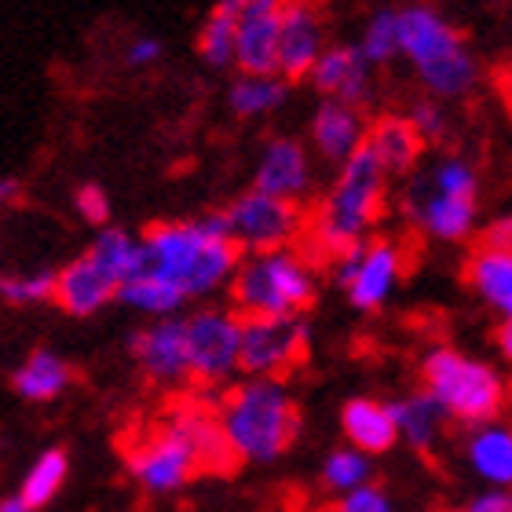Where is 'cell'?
Masks as SVG:
<instances>
[{"mask_svg":"<svg viewBox=\"0 0 512 512\" xmlns=\"http://www.w3.org/2000/svg\"><path fill=\"white\" fill-rule=\"evenodd\" d=\"M143 260L150 275H161L183 289V297H213L235 278L242 249L231 242L224 209L198 220H161L143 231Z\"/></svg>","mask_w":512,"mask_h":512,"instance_id":"6da1fadb","label":"cell"},{"mask_svg":"<svg viewBox=\"0 0 512 512\" xmlns=\"http://www.w3.org/2000/svg\"><path fill=\"white\" fill-rule=\"evenodd\" d=\"M384 202H388V176L374 161V154L363 147L337 169V180L322 198L319 213L308 216L297 253L315 271L319 264H333L352 246L370 242V231L384 216Z\"/></svg>","mask_w":512,"mask_h":512,"instance_id":"7a4b0ae2","label":"cell"},{"mask_svg":"<svg viewBox=\"0 0 512 512\" xmlns=\"http://www.w3.org/2000/svg\"><path fill=\"white\" fill-rule=\"evenodd\" d=\"M216 417L224 425L238 461L253 465H275L297 447L304 432V414L286 381H246L231 384L216 406Z\"/></svg>","mask_w":512,"mask_h":512,"instance_id":"3957f363","label":"cell"},{"mask_svg":"<svg viewBox=\"0 0 512 512\" xmlns=\"http://www.w3.org/2000/svg\"><path fill=\"white\" fill-rule=\"evenodd\" d=\"M399 55L410 59L428 99H465L480 85V63L461 30L428 4L399 8Z\"/></svg>","mask_w":512,"mask_h":512,"instance_id":"277c9868","label":"cell"},{"mask_svg":"<svg viewBox=\"0 0 512 512\" xmlns=\"http://www.w3.org/2000/svg\"><path fill=\"white\" fill-rule=\"evenodd\" d=\"M421 388L436 399L447 421L465 428L498 421L509 399V384L498 366L450 344H432L421 355Z\"/></svg>","mask_w":512,"mask_h":512,"instance_id":"5b68a950","label":"cell"},{"mask_svg":"<svg viewBox=\"0 0 512 512\" xmlns=\"http://www.w3.org/2000/svg\"><path fill=\"white\" fill-rule=\"evenodd\" d=\"M231 297L242 319H293L319 297V271L297 249L242 256Z\"/></svg>","mask_w":512,"mask_h":512,"instance_id":"8992f818","label":"cell"},{"mask_svg":"<svg viewBox=\"0 0 512 512\" xmlns=\"http://www.w3.org/2000/svg\"><path fill=\"white\" fill-rule=\"evenodd\" d=\"M227 231L231 242L242 249V256L256 253H278V249H297L308 227V213L297 202H282L271 194L260 191H242L231 198L224 209Z\"/></svg>","mask_w":512,"mask_h":512,"instance_id":"52a82bcc","label":"cell"},{"mask_svg":"<svg viewBox=\"0 0 512 512\" xmlns=\"http://www.w3.org/2000/svg\"><path fill=\"white\" fill-rule=\"evenodd\" d=\"M311 326L304 315L293 319H242L238 374L256 381H282L308 359Z\"/></svg>","mask_w":512,"mask_h":512,"instance_id":"ba28073f","label":"cell"},{"mask_svg":"<svg viewBox=\"0 0 512 512\" xmlns=\"http://www.w3.org/2000/svg\"><path fill=\"white\" fill-rule=\"evenodd\" d=\"M187 326V370L202 384H227L238 374L242 355V315L227 308H198Z\"/></svg>","mask_w":512,"mask_h":512,"instance_id":"9c48e42d","label":"cell"},{"mask_svg":"<svg viewBox=\"0 0 512 512\" xmlns=\"http://www.w3.org/2000/svg\"><path fill=\"white\" fill-rule=\"evenodd\" d=\"M125 465L147 494H176L198 476V461L187 439L169 421H161L158 428L143 432L136 443H128Z\"/></svg>","mask_w":512,"mask_h":512,"instance_id":"30bf717a","label":"cell"},{"mask_svg":"<svg viewBox=\"0 0 512 512\" xmlns=\"http://www.w3.org/2000/svg\"><path fill=\"white\" fill-rule=\"evenodd\" d=\"M311 183H315V169H311L308 147L293 136L267 139L253 172V191L304 205V198L311 194Z\"/></svg>","mask_w":512,"mask_h":512,"instance_id":"8fae6325","label":"cell"},{"mask_svg":"<svg viewBox=\"0 0 512 512\" xmlns=\"http://www.w3.org/2000/svg\"><path fill=\"white\" fill-rule=\"evenodd\" d=\"M326 48V22L315 4H282L278 11V77L308 81L311 66Z\"/></svg>","mask_w":512,"mask_h":512,"instance_id":"7c38bea8","label":"cell"},{"mask_svg":"<svg viewBox=\"0 0 512 512\" xmlns=\"http://www.w3.org/2000/svg\"><path fill=\"white\" fill-rule=\"evenodd\" d=\"M406 209L414 224L436 242H465L480 227V202L458 198V194H439L428 187L425 176H417L406 194Z\"/></svg>","mask_w":512,"mask_h":512,"instance_id":"4fadbf2b","label":"cell"},{"mask_svg":"<svg viewBox=\"0 0 512 512\" xmlns=\"http://www.w3.org/2000/svg\"><path fill=\"white\" fill-rule=\"evenodd\" d=\"M308 81L322 99H337L355 110H363L366 99L374 96V66L366 63L355 44H326Z\"/></svg>","mask_w":512,"mask_h":512,"instance_id":"5bb4252c","label":"cell"},{"mask_svg":"<svg viewBox=\"0 0 512 512\" xmlns=\"http://www.w3.org/2000/svg\"><path fill=\"white\" fill-rule=\"evenodd\" d=\"M278 11V0H238L235 66L242 74H278Z\"/></svg>","mask_w":512,"mask_h":512,"instance_id":"9a60e30c","label":"cell"},{"mask_svg":"<svg viewBox=\"0 0 512 512\" xmlns=\"http://www.w3.org/2000/svg\"><path fill=\"white\" fill-rule=\"evenodd\" d=\"M128 352L136 355L139 370L154 384H180L191 377L187 370V326L183 319H158L147 330H136L128 341Z\"/></svg>","mask_w":512,"mask_h":512,"instance_id":"2e32d148","label":"cell"},{"mask_svg":"<svg viewBox=\"0 0 512 512\" xmlns=\"http://www.w3.org/2000/svg\"><path fill=\"white\" fill-rule=\"evenodd\" d=\"M165 421L187 439V447H191L194 461H198V472L231 476V472L242 465L235 447H231V439H227L224 425H220V417H216V410L198 406V403H183V406H176Z\"/></svg>","mask_w":512,"mask_h":512,"instance_id":"e0dca14e","label":"cell"},{"mask_svg":"<svg viewBox=\"0 0 512 512\" xmlns=\"http://www.w3.org/2000/svg\"><path fill=\"white\" fill-rule=\"evenodd\" d=\"M403 278V249L392 238H370L363 246V260L355 271L348 293V304L355 311H377L388 304V297L395 293Z\"/></svg>","mask_w":512,"mask_h":512,"instance_id":"ac0fdd59","label":"cell"},{"mask_svg":"<svg viewBox=\"0 0 512 512\" xmlns=\"http://www.w3.org/2000/svg\"><path fill=\"white\" fill-rule=\"evenodd\" d=\"M52 300L66 311V315L88 319V315H96V311L107 308L110 300H118V282H114L103 267H96V260L85 253L55 271V297Z\"/></svg>","mask_w":512,"mask_h":512,"instance_id":"d6986e66","label":"cell"},{"mask_svg":"<svg viewBox=\"0 0 512 512\" xmlns=\"http://www.w3.org/2000/svg\"><path fill=\"white\" fill-rule=\"evenodd\" d=\"M366 125L363 110L344 107L337 99H322L315 114H311V147L319 150L322 161H330L341 169L344 161L359 154L366 143Z\"/></svg>","mask_w":512,"mask_h":512,"instance_id":"ffe728a7","label":"cell"},{"mask_svg":"<svg viewBox=\"0 0 512 512\" xmlns=\"http://www.w3.org/2000/svg\"><path fill=\"white\" fill-rule=\"evenodd\" d=\"M461 458L476 480L487 483V491H512V425L509 421H487L469 428Z\"/></svg>","mask_w":512,"mask_h":512,"instance_id":"44dd1931","label":"cell"},{"mask_svg":"<svg viewBox=\"0 0 512 512\" xmlns=\"http://www.w3.org/2000/svg\"><path fill=\"white\" fill-rule=\"evenodd\" d=\"M363 147L374 154V161L384 169V176H410L428 143L417 136L414 125L406 121V114H381V118H374L366 125Z\"/></svg>","mask_w":512,"mask_h":512,"instance_id":"7402d4cb","label":"cell"},{"mask_svg":"<svg viewBox=\"0 0 512 512\" xmlns=\"http://www.w3.org/2000/svg\"><path fill=\"white\" fill-rule=\"evenodd\" d=\"M341 432L348 439V447L363 450L366 458L388 454L399 443L392 410H388L384 399H374V395H352L341 406Z\"/></svg>","mask_w":512,"mask_h":512,"instance_id":"603a6c76","label":"cell"},{"mask_svg":"<svg viewBox=\"0 0 512 512\" xmlns=\"http://www.w3.org/2000/svg\"><path fill=\"white\" fill-rule=\"evenodd\" d=\"M388 410H392V421H395L399 439H403L414 454H432V450L439 447L443 428H447V414L439 410V403L425 392V388H417V392H406V395H399V399H392Z\"/></svg>","mask_w":512,"mask_h":512,"instance_id":"cb8c5ba5","label":"cell"},{"mask_svg":"<svg viewBox=\"0 0 512 512\" xmlns=\"http://www.w3.org/2000/svg\"><path fill=\"white\" fill-rule=\"evenodd\" d=\"M465 282L483 308H491L502 322L512 319V253L480 246L465 264Z\"/></svg>","mask_w":512,"mask_h":512,"instance_id":"d4e9b609","label":"cell"},{"mask_svg":"<svg viewBox=\"0 0 512 512\" xmlns=\"http://www.w3.org/2000/svg\"><path fill=\"white\" fill-rule=\"evenodd\" d=\"M74 384V366L52 348H37L26 355V363L11 374V388L26 403H48L55 395H63Z\"/></svg>","mask_w":512,"mask_h":512,"instance_id":"484cf974","label":"cell"},{"mask_svg":"<svg viewBox=\"0 0 512 512\" xmlns=\"http://www.w3.org/2000/svg\"><path fill=\"white\" fill-rule=\"evenodd\" d=\"M88 256L96 260V267H103L118 289L125 286L128 278H136L147 271V260H143V242H139L132 231L125 227H103L96 235V242L88 246Z\"/></svg>","mask_w":512,"mask_h":512,"instance_id":"4316f807","label":"cell"},{"mask_svg":"<svg viewBox=\"0 0 512 512\" xmlns=\"http://www.w3.org/2000/svg\"><path fill=\"white\" fill-rule=\"evenodd\" d=\"M286 103H289V85L278 74H271V77L238 74L235 81H231V88H227V107L242 121L267 118V114L282 110Z\"/></svg>","mask_w":512,"mask_h":512,"instance_id":"83f0119b","label":"cell"},{"mask_svg":"<svg viewBox=\"0 0 512 512\" xmlns=\"http://www.w3.org/2000/svg\"><path fill=\"white\" fill-rule=\"evenodd\" d=\"M118 300L125 308L150 315L154 322L176 319V311L187 304V297H183V289L176 286V282H169V278H161V275H150V271L128 278L125 286L118 289Z\"/></svg>","mask_w":512,"mask_h":512,"instance_id":"f1b7e54d","label":"cell"},{"mask_svg":"<svg viewBox=\"0 0 512 512\" xmlns=\"http://www.w3.org/2000/svg\"><path fill=\"white\" fill-rule=\"evenodd\" d=\"M66 480H70V454H66L63 447H48L41 458L26 469V476H22L19 498L37 512L63 491Z\"/></svg>","mask_w":512,"mask_h":512,"instance_id":"f546056e","label":"cell"},{"mask_svg":"<svg viewBox=\"0 0 512 512\" xmlns=\"http://www.w3.org/2000/svg\"><path fill=\"white\" fill-rule=\"evenodd\" d=\"M235 33H238V0H224L205 15L198 30V55L209 66L235 63Z\"/></svg>","mask_w":512,"mask_h":512,"instance_id":"4dcf8cb0","label":"cell"},{"mask_svg":"<svg viewBox=\"0 0 512 512\" xmlns=\"http://www.w3.org/2000/svg\"><path fill=\"white\" fill-rule=\"evenodd\" d=\"M319 476H322V487L341 498V494L359 491L366 483H374V458H366L363 450H355V447H337L322 458Z\"/></svg>","mask_w":512,"mask_h":512,"instance_id":"1f68e13d","label":"cell"},{"mask_svg":"<svg viewBox=\"0 0 512 512\" xmlns=\"http://www.w3.org/2000/svg\"><path fill=\"white\" fill-rule=\"evenodd\" d=\"M355 48L363 52V59L370 66L392 63L399 55V8H377L370 11V19L363 22V33Z\"/></svg>","mask_w":512,"mask_h":512,"instance_id":"d6a6232c","label":"cell"},{"mask_svg":"<svg viewBox=\"0 0 512 512\" xmlns=\"http://www.w3.org/2000/svg\"><path fill=\"white\" fill-rule=\"evenodd\" d=\"M421 176L439 194H458V198H476L480 194V172L472 169L465 158H443L428 172H421Z\"/></svg>","mask_w":512,"mask_h":512,"instance_id":"836d02e7","label":"cell"},{"mask_svg":"<svg viewBox=\"0 0 512 512\" xmlns=\"http://www.w3.org/2000/svg\"><path fill=\"white\" fill-rule=\"evenodd\" d=\"M0 297L11 308L44 304L55 297V271H30V275H0Z\"/></svg>","mask_w":512,"mask_h":512,"instance_id":"e575fe53","label":"cell"},{"mask_svg":"<svg viewBox=\"0 0 512 512\" xmlns=\"http://www.w3.org/2000/svg\"><path fill=\"white\" fill-rule=\"evenodd\" d=\"M406 121L414 125V132L425 139V143L447 136V110H443V103H436V99H417L414 107L406 110Z\"/></svg>","mask_w":512,"mask_h":512,"instance_id":"d590c367","label":"cell"},{"mask_svg":"<svg viewBox=\"0 0 512 512\" xmlns=\"http://www.w3.org/2000/svg\"><path fill=\"white\" fill-rule=\"evenodd\" d=\"M337 512H395V498L381 483H366L359 491H348L337 498Z\"/></svg>","mask_w":512,"mask_h":512,"instance_id":"8d00e7d4","label":"cell"},{"mask_svg":"<svg viewBox=\"0 0 512 512\" xmlns=\"http://www.w3.org/2000/svg\"><path fill=\"white\" fill-rule=\"evenodd\" d=\"M74 205H77V213H81V220H88V224H96V227H107L110 198L99 183H85V187H77Z\"/></svg>","mask_w":512,"mask_h":512,"instance_id":"74e56055","label":"cell"},{"mask_svg":"<svg viewBox=\"0 0 512 512\" xmlns=\"http://www.w3.org/2000/svg\"><path fill=\"white\" fill-rule=\"evenodd\" d=\"M480 246H487V249H502V253H512V213L494 216L491 224H483V231H480Z\"/></svg>","mask_w":512,"mask_h":512,"instance_id":"f35d334b","label":"cell"},{"mask_svg":"<svg viewBox=\"0 0 512 512\" xmlns=\"http://www.w3.org/2000/svg\"><path fill=\"white\" fill-rule=\"evenodd\" d=\"M161 41L158 37H136V41L128 44V52H125V59H128V66H154L161 59Z\"/></svg>","mask_w":512,"mask_h":512,"instance_id":"ab89813d","label":"cell"},{"mask_svg":"<svg viewBox=\"0 0 512 512\" xmlns=\"http://www.w3.org/2000/svg\"><path fill=\"white\" fill-rule=\"evenodd\" d=\"M465 512H512V491H480Z\"/></svg>","mask_w":512,"mask_h":512,"instance_id":"60d3db41","label":"cell"},{"mask_svg":"<svg viewBox=\"0 0 512 512\" xmlns=\"http://www.w3.org/2000/svg\"><path fill=\"white\" fill-rule=\"evenodd\" d=\"M494 348H498V355L512 366V319L498 322V330H494Z\"/></svg>","mask_w":512,"mask_h":512,"instance_id":"b9f144b4","label":"cell"},{"mask_svg":"<svg viewBox=\"0 0 512 512\" xmlns=\"http://www.w3.org/2000/svg\"><path fill=\"white\" fill-rule=\"evenodd\" d=\"M19 180H11V176H4V180H0V205H8V202H15V198H19Z\"/></svg>","mask_w":512,"mask_h":512,"instance_id":"7bdbcfd3","label":"cell"},{"mask_svg":"<svg viewBox=\"0 0 512 512\" xmlns=\"http://www.w3.org/2000/svg\"><path fill=\"white\" fill-rule=\"evenodd\" d=\"M0 512H33V509L22 502L19 494H8V498H0Z\"/></svg>","mask_w":512,"mask_h":512,"instance_id":"ee69618b","label":"cell"},{"mask_svg":"<svg viewBox=\"0 0 512 512\" xmlns=\"http://www.w3.org/2000/svg\"><path fill=\"white\" fill-rule=\"evenodd\" d=\"M311 512H337V502H322V505H315Z\"/></svg>","mask_w":512,"mask_h":512,"instance_id":"f6af8a7d","label":"cell"},{"mask_svg":"<svg viewBox=\"0 0 512 512\" xmlns=\"http://www.w3.org/2000/svg\"><path fill=\"white\" fill-rule=\"evenodd\" d=\"M436 512H465V509H436Z\"/></svg>","mask_w":512,"mask_h":512,"instance_id":"bcb514c9","label":"cell"}]
</instances>
